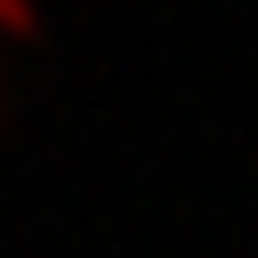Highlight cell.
<instances>
[{"mask_svg": "<svg viewBox=\"0 0 258 258\" xmlns=\"http://www.w3.org/2000/svg\"><path fill=\"white\" fill-rule=\"evenodd\" d=\"M0 29H8V36L36 29V8H29V0H0Z\"/></svg>", "mask_w": 258, "mask_h": 258, "instance_id": "cell-1", "label": "cell"}]
</instances>
